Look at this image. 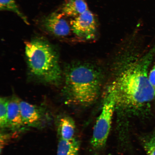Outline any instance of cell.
<instances>
[{
  "label": "cell",
  "mask_w": 155,
  "mask_h": 155,
  "mask_svg": "<svg viewBox=\"0 0 155 155\" xmlns=\"http://www.w3.org/2000/svg\"><path fill=\"white\" fill-rule=\"evenodd\" d=\"M9 100L1 97L0 100V127L1 129L8 128V105Z\"/></svg>",
  "instance_id": "obj_13"
},
{
  "label": "cell",
  "mask_w": 155,
  "mask_h": 155,
  "mask_svg": "<svg viewBox=\"0 0 155 155\" xmlns=\"http://www.w3.org/2000/svg\"><path fill=\"white\" fill-rule=\"evenodd\" d=\"M19 106L23 121L25 126L37 128L43 127L46 117L43 109L20 100Z\"/></svg>",
  "instance_id": "obj_6"
},
{
  "label": "cell",
  "mask_w": 155,
  "mask_h": 155,
  "mask_svg": "<svg viewBox=\"0 0 155 155\" xmlns=\"http://www.w3.org/2000/svg\"><path fill=\"white\" fill-rule=\"evenodd\" d=\"M70 25L71 30L79 38L88 40L96 36L97 23L95 15L89 10L75 17Z\"/></svg>",
  "instance_id": "obj_5"
},
{
  "label": "cell",
  "mask_w": 155,
  "mask_h": 155,
  "mask_svg": "<svg viewBox=\"0 0 155 155\" xmlns=\"http://www.w3.org/2000/svg\"><path fill=\"white\" fill-rule=\"evenodd\" d=\"M144 148L148 155H155V136L145 141Z\"/></svg>",
  "instance_id": "obj_14"
},
{
  "label": "cell",
  "mask_w": 155,
  "mask_h": 155,
  "mask_svg": "<svg viewBox=\"0 0 155 155\" xmlns=\"http://www.w3.org/2000/svg\"><path fill=\"white\" fill-rule=\"evenodd\" d=\"M110 155V154H109V155Z\"/></svg>",
  "instance_id": "obj_16"
},
{
  "label": "cell",
  "mask_w": 155,
  "mask_h": 155,
  "mask_svg": "<svg viewBox=\"0 0 155 155\" xmlns=\"http://www.w3.org/2000/svg\"><path fill=\"white\" fill-rule=\"evenodd\" d=\"M57 127L59 139L67 140L74 139L75 122L71 117L66 115L61 116L58 120Z\"/></svg>",
  "instance_id": "obj_9"
},
{
  "label": "cell",
  "mask_w": 155,
  "mask_h": 155,
  "mask_svg": "<svg viewBox=\"0 0 155 155\" xmlns=\"http://www.w3.org/2000/svg\"><path fill=\"white\" fill-rule=\"evenodd\" d=\"M103 106L93 131L91 144L95 148H101L105 144L111 129L112 117L116 108L114 93L108 87L104 96Z\"/></svg>",
  "instance_id": "obj_4"
},
{
  "label": "cell",
  "mask_w": 155,
  "mask_h": 155,
  "mask_svg": "<svg viewBox=\"0 0 155 155\" xmlns=\"http://www.w3.org/2000/svg\"><path fill=\"white\" fill-rule=\"evenodd\" d=\"M150 55L131 62L122 70L111 85L116 107L127 110L140 109L155 97V88L149 80Z\"/></svg>",
  "instance_id": "obj_1"
},
{
  "label": "cell",
  "mask_w": 155,
  "mask_h": 155,
  "mask_svg": "<svg viewBox=\"0 0 155 155\" xmlns=\"http://www.w3.org/2000/svg\"><path fill=\"white\" fill-rule=\"evenodd\" d=\"M25 55L30 72L46 83L58 84L62 78L59 58L46 41L38 38L25 42Z\"/></svg>",
  "instance_id": "obj_3"
},
{
  "label": "cell",
  "mask_w": 155,
  "mask_h": 155,
  "mask_svg": "<svg viewBox=\"0 0 155 155\" xmlns=\"http://www.w3.org/2000/svg\"><path fill=\"white\" fill-rule=\"evenodd\" d=\"M100 87V75L94 68L78 64L66 69L64 91L68 101L79 105L91 104L97 98Z\"/></svg>",
  "instance_id": "obj_2"
},
{
  "label": "cell",
  "mask_w": 155,
  "mask_h": 155,
  "mask_svg": "<svg viewBox=\"0 0 155 155\" xmlns=\"http://www.w3.org/2000/svg\"><path fill=\"white\" fill-rule=\"evenodd\" d=\"M79 143L75 139L67 140L59 139L57 155H78Z\"/></svg>",
  "instance_id": "obj_11"
},
{
  "label": "cell",
  "mask_w": 155,
  "mask_h": 155,
  "mask_svg": "<svg viewBox=\"0 0 155 155\" xmlns=\"http://www.w3.org/2000/svg\"><path fill=\"white\" fill-rule=\"evenodd\" d=\"M148 76L151 84L155 88V64L150 71Z\"/></svg>",
  "instance_id": "obj_15"
},
{
  "label": "cell",
  "mask_w": 155,
  "mask_h": 155,
  "mask_svg": "<svg viewBox=\"0 0 155 155\" xmlns=\"http://www.w3.org/2000/svg\"><path fill=\"white\" fill-rule=\"evenodd\" d=\"M62 13H52L44 19L43 24L48 31L58 36H67L70 33L71 27L63 16Z\"/></svg>",
  "instance_id": "obj_7"
},
{
  "label": "cell",
  "mask_w": 155,
  "mask_h": 155,
  "mask_svg": "<svg viewBox=\"0 0 155 155\" xmlns=\"http://www.w3.org/2000/svg\"><path fill=\"white\" fill-rule=\"evenodd\" d=\"M88 8L86 0H66L62 7L61 12L67 16L76 17Z\"/></svg>",
  "instance_id": "obj_10"
},
{
  "label": "cell",
  "mask_w": 155,
  "mask_h": 155,
  "mask_svg": "<svg viewBox=\"0 0 155 155\" xmlns=\"http://www.w3.org/2000/svg\"><path fill=\"white\" fill-rule=\"evenodd\" d=\"M19 101L13 97L9 100L8 105V128L13 131L21 130L26 126L21 116Z\"/></svg>",
  "instance_id": "obj_8"
},
{
  "label": "cell",
  "mask_w": 155,
  "mask_h": 155,
  "mask_svg": "<svg viewBox=\"0 0 155 155\" xmlns=\"http://www.w3.org/2000/svg\"><path fill=\"white\" fill-rule=\"evenodd\" d=\"M0 9L1 11L13 12L21 17L25 23L27 24H28L26 17L19 10L14 0H0Z\"/></svg>",
  "instance_id": "obj_12"
}]
</instances>
